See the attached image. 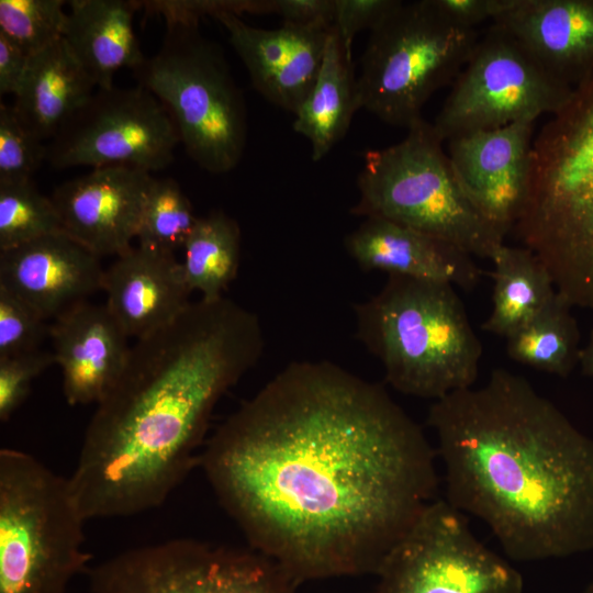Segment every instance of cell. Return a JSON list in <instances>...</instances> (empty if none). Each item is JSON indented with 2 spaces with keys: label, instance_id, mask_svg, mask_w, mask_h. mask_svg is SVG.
<instances>
[{
  "label": "cell",
  "instance_id": "2",
  "mask_svg": "<svg viewBox=\"0 0 593 593\" xmlns=\"http://www.w3.org/2000/svg\"><path fill=\"white\" fill-rule=\"evenodd\" d=\"M258 316L225 296L200 299L136 339L97 404L68 478L86 519L155 508L199 461L220 399L261 358Z\"/></svg>",
  "mask_w": 593,
  "mask_h": 593
},
{
  "label": "cell",
  "instance_id": "11",
  "mask_svg": "<svg viewBox=\"0 0 593 593\" xmlns=\"http://www.w3.org/2000/svg\"><path fill=\"white\" fill-rule=\"evenodd\" d=\"M377 593H523L516 568L483 545L445 499L428 503L389 550Z\"/></svg>",
  "mask_w": 593,
  "mask_h": 593
},
{
  "label": "cell",
  "instance_id": "17",
  "mask_svg": "<svg viewBox=\"0 0 593 593\" xmlns=\"http://www.w3.org/2000/svg\"><path fill=\"white\" fill-rule=\"evenodd\" d=\"M215 19L226 29L254 88L295 114L317 78L329 31L284 23L278 29L256 27L227 13Z\"/></svg>",
  "mask_w": 593,
  "mask_h": 593
},
{
  "label": "cell",
  "instance_id": "21",
  "mask_svg": "<svg viewBox=\"0 0 593 593\" xmlns=\"http://www.w3.org/2000/svg\"><path fill=\"white\" fill-rule=\"evenodd\" d=\"M492 22L562 82L574 88L593 74V0H502Z\"/></svg>",
  "mask_w": 593,
  "mask_h": 593
},
{
  "label": "cell",
  "instance_id": "18",
  "mask_svg": "<svg viewBox=\"0 0 593 593\" xmlns=\"http://www.w3.org/2000/svg\"><path fill=\"white\" fill-rule=\"evenodd\" d=\"M48 336L69 405L100 403L126 366L128 336L105 304L85 301L53 320Z\"/></svg>",
  "mask_w": 593,
  "mask_h": 593
},
{
  "label": "cell",
  "instance_id": "9",
  "mask_svg": "<svg viewBox=\"0 0 593 593\" xmlns=\"http://www.w3.org/2000/svg\"><path fill=\"white\" fill-rule=\"evenodd\" d=\"M479 37L434 0L401 1L370 31L357 78L361 108L407 130L423 119L428 99L456 80Z\"/></svg>",
  "mask_w": 593,
  "mask_h": 593
},
{
  "label": "cell",
  "instance_id": "39",
  "mask_svg": "<svg viewBox=\"0 0 593 593\" xmlns=\"http://www.w3.org/2000/svg\"><path fill=\"white\" fill-rule=\"evenodd\" d=\"M580 593H593V581L590 582Z\"/></svg>",
  "mask_w": 593,
  "mask_h": 593
},
{
  "label": "cell",
  "instance_id": "34",
  "mask_svg": "<svg viewBox=\"0 0 593 593\" xmlns=\"http://www.w3.org/2000/svg\"><path fill=\"white\" fill-rule=\"evenodd\" d=\"M401 1L400 0H335L334 27L347 52L351 54L353 41L359 32L374 29Z\"/></svg>",
  "mask_w": 593,
  "mask_h": 593
},
{
  "label": "cell",
  "instance_id": "16",
  "mask_svg": "<svg viewBox=\"0 0 593 593\" xmlns=\"http://www.w3.org/2000/svg\"><path fill=\"white\" fill-rule=\"evenodd\" d=\"M103 273L100 257L64 232L0 250V286L44 320L102 290Z\"/></svg>",
  "mask_w": 593,
  "mask_h": 593
},
{
  "label": "cell",
  "instance_id": "5",
  "mask_svg": "<svg viewBox=\"0 0 593 593\" xmlns=\"http://www.w3.org/2000/svg\"><path fill=\"white\" fill-rule=\"evenodd\" d=\"M353 309L357 339L400 393L436 401L475 383L483 346L454 286L391 275Z\"/></svg>",
  "mask_w": 593,
  "mask_h": 593
},
{
  "label": "cell",
  "instance_id": "27",
  "mask_svg": "<svg viewBox=\"0 0 593 593\" xmlns=\"http://www.w3.org/2000/svg\"><path fill=\"white\" fill-rule=\"evenodd\" d=\"M573 307L558 292L526 324L507 336L510 359L533 369L567 378L579 363L580 329Z\"/></svg>",
  "mask_w": 593,
  "mask_h": 593
},
{
  "label": "cell",
  "instance_id": "23",
  "mask_svg": "<svg viewBox=\"0 0 593 593\" xmlns=\"http://www.w3.org/2000/svg\"><path fill=\"white\" fill-rule=\"evenodd\" d=\"M96 88L61 38L30 57L12 107L30 132L51 141Z\"/></svg>",
  "mask_w": 593,
  "mask_h": 593
},
{
  "label": "cell",
  "instance_id": "31",
  "mask_svg": "<svg viewBox=\"0 0 593 593\" xmlns=\"http://www.w3.org/2000/svg\"><path fill=\"white\" fill-rule=\"evenodd\" d=\"M47 148L19 120L12 105L0 104V182L32 180Z\"/></svg>",
  "mask_w": 593,
  "mask_h": 593
},
{
  "label": "cell",
  "instance_id": "22",
  "mask_svg": "<svg viewBox=\"0 0 593 593\" xmlns=\"http://www.w3.org/2000/svg\"><path fill=\"white\" fill-rule=\"evenodd\" d=\"M63 40L97 89L113 87L122 68L136 69L146 57L134 31L133 0H72L68 2Z\"/></svg>",
  "mask_w": 593,
  "mask_h": 593
},
{
  "label": "cell",
  "instance_id": "14",
  "mask_svg": "<svg viewBox=\"0 0 593 593\" xmlns=\"http://www.w3.org/2000/svg\"><path fill=\"white\" fill-rule=\"evenodd\" d=\"M534 122L521 121L448 141V157L466 197L504 236L524 210L530 181Z\"/></svg>",
  "mask_w": 593,
  "mask_h": 593
},
{
  "label": "cell",
  "instance_id": "25",
  "mask_svg": "<svg viewBox=\"0 0 593 593\" xmlns=\"http://www.w3.org/2000/svg\"><path fill=\"white\" fill-rule=\"evenodd\" d=\"M492 309L482 329L506 338L557 294L545 265L526 247L503 244L492 258Z\"/></svg>",
  "mask_w": 593,
  "mask_h": 593
},
{
  "label": "cell",
  "instance_id": "33",
  "mask_svg": "<svg viewBox=\"0 0 593 593\" xmlns=\"http://www.w3.org/2000/svg\"><path fill=\"white\" fill-rule=\"evenodd\" d=\"M55 363L53 351H33L0 358V421L7 422L30 394L32 382Z\"/></svg>",
  "mask_w": 593,
  "mask_h": 593
},
{
  "label": "cell",
  "instance_id": "38",
  "mask_svg": "<svg viewBox=\"0 0 593 593\" xmlns=\"http://www.w3.org/2000/svg\"><path fill=\"white\" fill-rule=\"evenodd\" d=\"M579 365L584 376L593 377V329L586 344L580 349Z\"/></svg>",
  "mask_w": 593,
  "mask_h": 593
},
{
  "label": "cell",
  "instance_id": "24",
  "mask_svg": "<svg viewBox=\"0 0 593 593\" xmlns=\"http://www.w3.org/2000/svg\"><path fill=\"white\" fill-rule=\"evenodd\" d=\"M361 109L357 78L349 54L333 26L317 78L298 111L293 130L309 139L312 159H323L346 135Z\"/></svg>",
  "mask_w": 593,
  "mask_h": 593
},
{
  "label": "cell",
  "instance_id": "6",
  "mask_svg": "<svg viewBox=\"0 0 593 593\" xmlns=\"http://www.w3.org/2000/svg\"><path fill=\"white\" fill-rule=\"evenodd\" d=\"M433 123L418 120L399 143L363 153L350 213L393 221L491 259L504 244L466 197Z\"/></svg>",
  "mask_w": 593,
  "mask_h": 593
},
{
  "label": "cell",
  "instance_id": "32",
  "mask_svg": "<svg viewBox=\"0 0 593 593\" xmlns=\"http://www.w3.org/2000/svg\"><path fill=\"white\" fill-rule=\"evenodd\" d=\"M32 306L0 286V358L40 349L49 325Z\"/></svg>",
  "mask_w": 593,
  "mask_h": 593
},
{
  "label": "cell",
  "instance_id": "1",
  "mask_svg": "<svg viewBox=\"0 0 593 593\" xmlns=\"http://www.w3.org/2000/svg\"><path fill=\"white\" fill-rule=\"evenodd\" d=\"M435 456L381 384L321 360L276 374L199 463L251 549L300 584L376 574L436 499Z\"/></svg>",
  "mask_w": 593,
  "mask_h": 593
},
{
  "label": "cell",
  "instance_id": "37",
  "mask_svg": "<svg viewBox=\"0 0 593 593\" xmlns=\"http://www.w3.org/2000/svg\"><path fill=\"white\" fill-rule=\"evenodd\" d=\"M30 57L0 34V94L16 96L29 66Z\"/></svg>",
  "mask_w": 593,
  "mask_h": 593
},
{
  "label": "cell",
  "instance_id": "15",
  "mask_svg": "<svg viewBox=\"0 0 593 593\" xmlns=\"http://www.w3.org/2000/svg\"><path fill=\"white\" fill-rule=\"evenodd\" d=\"M150 172L107 166L59 184L51 199L63 232L98 257L120 256L136 239Z\"/></svg>",
  "mask_w": 593,
  "mask_h": 593
},
{
  "label": "cell",
  "instance_id": "10",
  "mask_svg": "<svg viewBox=\"0 0 593 593\" xmlns=\"http://www.w3.org/2000/svg\"><path fill=\"white\" fill-rule=\"evenodd\" d=\"M573 87L552 76L508 31L492 23L454 81L433 125L446 142L555 114Z\"/></svg>",
  "mask_w": 593,
  "mask_h": 593
},
{
  "label": "cell",
  "instance_id": "4",
  "mask_svg": "<svg viewBox=\"0 0 593 593\" xmlns=\"http://www.w3.org/2000/svg\"><path fill=\"white\" fill-rule=\"evenodd\" d=\"M513 230L561 296L593 309V74L534 137L528 197Z\"/></svg>",
  "mask_w": 593,
  "mask_h": 593
},
{
  "label": "cell",
  "instance_id": "35",
  "mask_svg": "<svg viewBox=\"0 0 593 593\" xmlns=\"http://www.w3.org/2000/svg\"><path fill=\"white\" fill-rule=\"evenodd\" d=\"M335 0H270V14L282 23L329 31L335 24Z\"/></svg>",
  "mask_w": 593,
  "mask_h": 593
},
{
  "label": "cell",
  "instance_id": "8",
  "mask_svg": "<svg viewBox=\"0 0 593 593\" xmlns=\"http://www.w3.org/2000/svg\"><path fill=\"white\" fill-rule=\"evenodd\" d=\"M198 25H166L159 51L133 72L170 115L188 156L219 175L243 157L247 112L226 59Z\"/></svg>",
  "mask_w": 593,
  "mask_h": 593
},
{
  "label": "cell",
  "instance_id": "28",
  "mask_svg": "<svg viewBox=\"0 0 593 593\" xmlns=\"http://www.w3.org/2000/svg\"><path fill=\"white\" fill-rule=\"evenodd\" d=\"M197 219L189 198L175 179L154 178L139 222L137 245L175 255L183 248Z\"/></svg>",
  "mask_w": 593,
  "mask_h": 593
},
{
  "label": "cell",
  "instance_id": "3",
  "mask_svg": "<svg viewBox=\"0 0 593 593\" xmlns=\"http://www.w3.org/2000/svg\"><path fill=\"white\" fill-rule=\"evenodd\" d=\"M445 500L482 521L517 562L593 551V439L504 368L427 414Z\"/></svg>",
  "mask_w": 593,
  "mask_h": 593
},
{
  "label": "cell",
  "instance_id": "12",
  "mask_svg": "<svg viewBox=\"0 0 593 593\" xmlns=\"http://www.w3.org/2000/svg\"><path fill=\"white\" fill-rule=\"evenodd\" d=\"M92 593H300L254 549L174 539L134 548L89 572Z\"/></svg>",
  "mask_w": 593,
  "mask_h": 593
},
{
  "label": "cell",
  "instance_id": "26",
  "mask_svg": "<svg viewBox=\"0 0 593 593\" xmlns=\"http://www.w3.org/2000/svg\"><path fill=\"white\" fill-rule=\"evenodd\" d=\"M240 243L238 223L223 211L198 216L182 248L181 265L190 290L205 300L224 296L239 269Z\"/></svg>",
  "mask_w": 593,
  "mask_h": 593
},
{
  "label": "cell",
  "instance_id": "13",
  "mask_svg": "<svg viewBox=\"0 0 593 593\" xmlns=\"http://www.w3.org/2000/svg\"><path fill=\"white\" fill-rule=\"evenodd\" d=\"M180 143L170 115L137 85L97 89L46 145L56 169L130 166L158 171L174 160Z\"/></svg>",
  "mask_w": 593,
  "mask_h": 593
},
{
  "label": "cell",
  "instance_id": "19",
  "mask_svg": "<svg viewBox=\"0 0 593 593\" xmlns=\"http://www.w3.org/2000/svg\"><path fill=\"white\" fill-rule=\"evenodd\" d=\"M344 246L363 271H384L463 290L474 289L483 273L473 256L455 244L379 217H366L347 234Z\"/></svg>",
  "mask_w": 593,
  "mask_h": 593
},
{
  "label": "cell",
  "instance_id": "7",
  "mask_svg": "<svg viewBox=\"0 0 593 593\" xmlns=\"http://www.w3.org/2000/svg\"><path fill=\"white\" fill-rule=\"evenodd\" d=\"M85 522L68 478L0 450V593H66L91 558Z\"/></svg>",
  "mask_w": 593,
  "mask_h": 593
},
{
  "label": "cell",
  "instance_id": "29",
  "mask_svg": "<svg viewBox=\"0 0 593 593\" xmlns=\"http://www.w3.org/2000/svg\"><path fill=\"white\" fill-rule=\"evenodd\" d=\"M63 232L51 198L32 180L0 182V250Z\"/></svg>",
  "mask_w": 593,
  "mask_h": 593
},
{
  "label": "cell",
  "instance_id": "30",
  "mask_svg": "<svg viewBox=\"0 0 593 593\" xmlns=\"http://www.w3.org/2000/svg\"><path fill=\"white\" fill-rule=\"evenodd\" d=\"M63 0H0V34L29 57L63 38Z\"/></svg>",
  "mask_w": 593,
  "mask_h": 593
},
{
  "label": "cell",
  "instance_id": "36",
  "mask_svg": "<svg viewBox=\"0 0 593 593\" xmlns=\"http://www.w3.org/2000/svg\"><path fill=\"white\" fill-rule=\"evenodd\" d=\"M434 3L456 25L475 30L483 21H493L502 0H434Z\"/></svg>",
  "mask_w": 593,
  "mask_h": 593
},
{
  "label": "cell",
  "instance_id": "20",
  "mask_svg": "<svg viewBox=\"0 0 593 593\" xmlns=\"http://www.w3.org/2000/svg\"><path fill=\"white\" fill-rule=\"evenodd\" d=\"M105 306L136 339L172 323L190 305L192 291L175 255L135 246L104 269Z\"/></svg>",
  "mask_w": 593,
  "mask_h": 593
}]
</instances>
